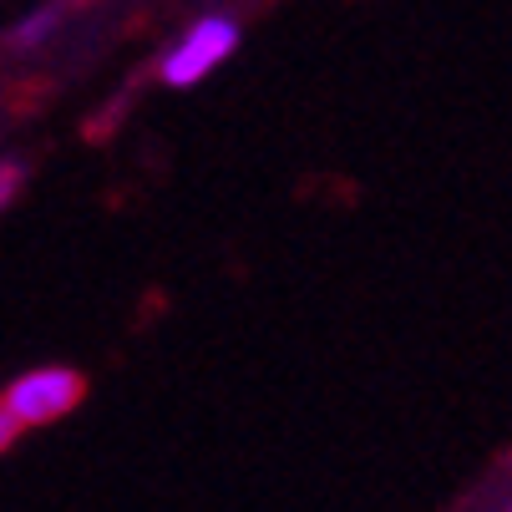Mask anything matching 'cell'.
I'll return each mask as SVG.
<instances>
[{"label":"cell","mask_w":512,"mask_h":512,"mask_svg":"<svg viewBox=\"0 0 512 512\" xmlns=\"http://www.w3.org/2000/svg\"><path fill=\"white\" fill-rule=\"evenodd\" d=\"M82 396H87V386H82V376H77V371H61V365H46V371L21 376V381L6 391V401H0V411H6L16 426H41V421L66 416V411L77 406Z\"/></svg>","instance_id":"obj_1"},{"label":"cell","mask_w":512,"mask_h":512,"mask_svg":"<svg viewBox=\"0 0 512 512\" xmlns=\"http://www.w3.org/2000/svg\"><path fill=\"white\" fill-rule=\"evenodd\" d=\"M234 41H239V31H234V21H218V16H208V21H198L183 41H178V51L168 56V66H163V77L173 82V87H193V82H203L208 71L224 61L229 51H234Z\"/></svg>","instance_id":"obj_2"},{"label":"cell","mask_w":512,"mask_h":512,"mask_svg":"<svg viewBox=\"0 0 512 512\" xmlns=\"http://www.w3.org/2000/svg\"><path fill=\"white\" fill-rule=\"evenodd\" d=\"M56 16H61V6H46L41 16H31V21H26V26L16 31V41H41V36H46V31L56 26Z\"/></svg>","instance_id":"obj_3"},{"label":"cell","mask_w":512,"mask_h":512,"mask_svg":"<svg viewBox=\"0 0 512 512\" xmlns=\"http://www.w3.org/2000/svg\"><path fill=\"white\" fill-rule=\"evenodd\" d=\"M16 183H21V168L16 163H0V208L16 198Z\"/></svg>","instance_id":"obj_4"},{"label":"cell","mask_w":512,"mask_h":512,"mask_svg":"<svg viewBox=\"0 0 512 512\" xmlns=\"http://www.w3.org/2000/svg\"><path fill=\"white\" fill-rule=\"evenodd\" d=\"M16 436H21V426H16V421H11L6 411H0V452H6V447L16 442Z\"/></svg>","instance_id":"obj_5"}]
</instances>
